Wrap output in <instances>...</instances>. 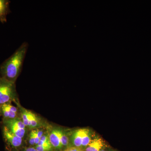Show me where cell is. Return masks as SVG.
<instances>
[{
	"mask_svg": "<svg viewBox=\"0 0 151 151\" xmlns=\"http://www.w3.org/2000/svg\"><path fill=\"white\" fill-rule=\"evenodd\" d=\"M28 48L27 42H24L1 64L0 77L15 83L21 72Z\"/></svg>",
	"mask_w": 151,
	"mask_h": 151,
	"instance_id": "1",
	"label": "cell"
},
{
	"mask_svg": "<svg viewBox=\"0 0 151 151\" xmlns=\"http://www.w3.org/2000/svg\"><path fill=\"white\" fill-rule=\"evenodd\" d=\"M17 94L15 82L0 77V105L17 103Z\"/></svg>",
	"mask_w": 151,
	"mask_h": 151,
	"instance_id": "2",
	"label": "cell"
},
{
	"mask_svg": "<svg viewBox=\"0 0 151 151\" xmlns=\"http://www.w3.org/2000/svg\"><path fill=\"white\" fill-rule=\"evenodd\" d=\"M4 126L7 128L11 132L17 136L22 138L25 134L26 126L19 118L3 120Z\"/></svg>",
	"mask_w": 151,
	"mask_h": 151,
	"instance_id": "3",
	"label": "cell"
},
{
	"mask_svg": "<svg viewBox=\"0 0 151 151\" xmlns=\"http://www.w3.org/2000/svg\"><path fill=\"white\" fill-rule=\"evenodd\" d=\"M3 134L6 142L13 147H18L21 145L22 138L12 133L4 126H3Z\"/></svg>",
	"mask_w": 151,
	"mask_h": 151,
	"instance_id": "4",
	"label": "cell"
},
{
	"mask_svg": "<svg viewBox=\"0 0 151 151\" xmlns=\"http://www.w3.org/2000/svg\"><path fill=\"white\" fill-rule=\"evenodd\" d=\"M18 111L17 108L11 103H6L1 105V115L3 116V120L18 118Z\"/></svg>",
	"mask_w": 151,
	"mask_h": 151,
	"instance_id": "5",
	"label": "cell"
},
{
	"mask_svg": "<svg viewBox=\"0 0 151 151\" xmlns=\"http://www.w3.org/2000/svg\"><path fill=\"white\" fill-rule=\"evenodd\" d=\"M63 132L62 130L55 129L52 130L49 136L52 145L55 148L60 149L63 147L61 144V137Z\"/></svg>",
	"mask_w": 151,
	"mask_h": 151,
	"instance_id": "6",
	"label": "cell"
},
{
	"mask_svg": "<svg viewBox=\"0 0 151 151\" xmlns=\"http://www.w3.org/2000/svg\"><path fill=\"white\" fill-rule=\"evenodd\" d=\"M10 1L0 0V22L4 23L7 22V17L11 13L10 9Z\"/></svg>",
	"mask_w": 151,
	"mask_h": 151,
	"instance_id": "7",
	"label": "cell"
},
{
	"mask_svg": "<svg viewBox=\"0 0 151 151\" xmlns=\"http://www.w3.org/2000/svg\"><path fill=\"white\" fill-rule=\"evenodd\" d=\"M104 145V141L101 138H94L86 147V151H100L103 148Z\"/></svg>",
	"mask_w": 151,
	"mask_h": 151,
	"instance_id": "8",
	"label": "cell"
},
{
	"mask_svg": "<svg viewBox=\"0 0 151 151\" xmlns=\"http://www.w3.org/2000/svg\"><path fill=\"white\" fill-rule=\"evenodd\" d=\"M84 130V129H79L75 131L73 133L72 140L73 145L75 147L81 148Z\"/></svg>",
	"mask_w": 151,
	"mask_h": 151,
	"instance_id": "9",
	"label": "cell"
},
{
	"mask_svg": "<svg viewBox=\"0 0 151 151\" xmlns=\"http://www.w3.org/2000/svg\"><path fill=\"white\" fill-rule=\"evenodd\" d=\"M27 116L28 126L30 129H35L38 127L39 122L34 113L27 110Z\"/></svg>",
	"mask_w": 151,
	"mask_h": 151,
	"instance_id": "10",
	"label": "cell"
},
{
	"mask_svg": "<svg viewBox=\"0 0 151 151\" xmlns=\"http://www.w3.org/2000/svg\"><path fill=\"white\" fill-rule=\"evenodd\" d=\"M92 133L89 129H84L82 142V147H86L92 140Z\"/></svg>",
	"mask_w": 151,
	"mask_h": 151,
	"instance_id": "11",
	"label": "cell"
},
{
	"mask_svg": "<svg viewBox=\"0 0 151 151\" xmlns=\"http://www.w3.org/2000/svg\"><path fill=\"white\" fill-rule=\"evenodd\" d=\"M36 145L43 146L47 147L52 148V145L49 137L46 135H43L41 138L39 142Z\"/></svg>",
	"mask_w": 151,
	"mask_h": 151,
	"instance_id": "12",
	"label": "cell"
},
{
	"mask_svg": "<svg viewBox=\"0 0 151 151\" xmlns=\"http://www.w3.org/2000/svg\"><path fill=\"white\" fill-rule=\"evenodd\" d=\"M31 132H32L34 137L35 145H37L39 142L41 138L43 135V132L41 130L38 129L33 130Z\"/></svg>",
	"mask_w": 151,
	"mask_h": 151,
	"instance_id": "13",
	"label": "cell"
},
{
	"mask_svg": "<svg viewBox=\"0 0 151 151\" xmlns=\"http://www.w3.org/2000/svg\"><path fill=\"white\" fill-rule=\"evenodd\" d=\"M68 142H69V139H68V137L64 132H63L62 137H61V144L63 147L67 146L68 144Z\"/></svg>",
	"mask_w": 151,
	"mask_h": 151,
	"instance_id": "14",
	"label": "cell"
},
{
	"mask_svg": "<svg viewBox=\"0 0 151 151\" xmlns=\"http://www.w3.org/2000/svg\"><path fill=\"white\" fill-rule=\"evenodd\" d=\"M35 148L38 151H50L52 148L43 147V146L36 145Z\"/></svg>",
	"mask_w": 151,
	"mask_h": 151,
	"instance_id": "15",
	"label": "cell"
},
{
	"mask_svg": "<svg viewBox=\"0 0 151 151\" xmlns=\"http://www.w3.org/2000/svg\"><path fill=\"white\" fill-rule=\"evenodd\" d=\"M63 151H83L81 148L78 147H70L65 149Z\"/></svg>",
	"mask_w": 151,
	"mask_h": 151,
	"instance_id": "16",
	"label": "cell"
},
{
	"mask_svg": "<svg viewBox=\"0 0 151 151\" xmlns=\"http://www.w3.org/2000/svg\"><path fill=\"white\" fill-rule=\"evenodd\" d=\"M29 143L31 145H35V142L34 137L32 132H31L29 135Z\"/></svg>",
	"mask_w": 151,
	"mask_h": 151,
	"instance_id": "17",
	"label": "cell"
},
{
	"mask_svg": "<svg viewBox=\"0 0 151 151\" xmlns=\"http://www.w3.org/2000/svg\"><path fill=\"white\" fill-rule=\"evenodd\" d=\"M24 151H38L35 148L33 147H29L26 149Z\"/></svg>",
	"mask_w": 151,
	"mask_h": 151,
	"instance_id": "18",
	"label": "cell"
},
{
	"mask_svg": "<svg viewBox=\"0 0 151 151\" xmlns=\"http://www.w3.org/2000/svg\"><path fill=\"white\" fill-rule=\"evenodd\" d=\"M1 116V105H0V116Z\"/></svg>",
	"mask_w": 151,
	"mask_h": 151,
	"instance_id": "19",
	"label": "cell"
},
{
	"mask_svg": "<svg viewBox=\"0 0 151 151\" xmlns=\"http://www.w3.org/2000/svg\"><path fill=\"white\" fill-rule=\"evenodd\" d=\"M100 151H105L104 150H100Z\"/></svg>",
	"mask_w": 151,
	"mask_h": 151,
	"instance_id": "20",
	"label": "cell"
}]
</instances>
